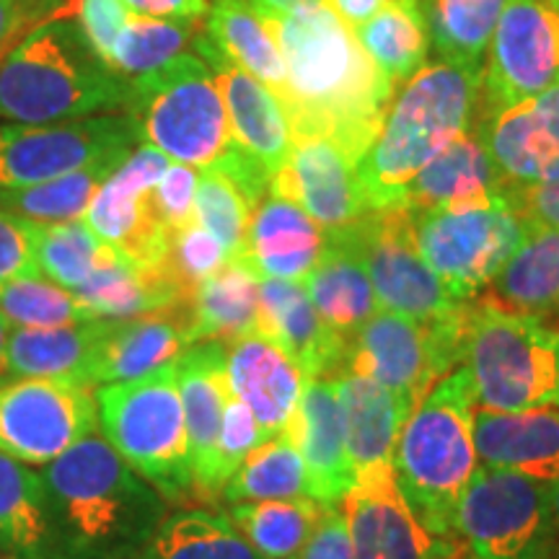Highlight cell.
<instances>
[{
  "instance_id": "cell-47",
  "label": "cell",
  "mask_w": 559,
  "mask_h": 559,
  "mask_svg": "<svg viewBox=\"0 0 559 559\" xmlns=\"http://www.w3.org/2000/svg\"><path fill=\"white\" fill-rule=\"evenodd\" d=\"M228 260L230 257L223 249V243L210 230L202 228L198 221H192L190 226L171 236L169 251H166V260L160 262V270L171 277L181 298L192 304L194 290L200 288L202 280H207Z\"/></svg>"
},
{
  "instance_id": "cell-53",
  "label": "cell",
  "mask_w": 559,
  "mask_h": 559,
  "mask_svg": "<svg viewBox=\"0 0 559 559\" xmlns=\"http://www.w3.org/2000/svg\"><path fill=\"white\" fill-rule=\"evenodd\" d=\"M130 13L145 19H187L205 21L207 0H122Z\"/></svg>"
},
{
  "instance_id": "cell-38",
  "label": "cell",
  "mask_w": 559,
  "mask_h": 559,
  "mask_svg": "<svg viewBox=\"0 0 559 559\" xmlns=\"http://www.w3.org/2000/svg\"><path fill=\"white\" fill-rule=\"evenodd\" d=\"M324 513L313 498L236 502L228 519L262 559H296Z\"/></svg>"
},
{
  "instance_id": "cell-13",
  "label": "cell",
  "mask_w": 559,
  "mask_h": 559,
  "mask_svg": "<svg viewBox=\"0 0 559 559\" xmlns=\"http://www.w3.org/2000/svg\"><path fill=\"white\" fill-rule=\"evenodd\" d=\"M140 130L130 115H96L55 124H0V190L45 185L94 160L132 153Z\"/></svg>"
},
{
  "instance_id": "cell-4",
  "label": "cell",
  "mask_w": 559,
  "mask_h": 559,
  "mask_svg": "<svg viewBox=\"0 0 559 559\" xmlns=\"http://www.w3.org/2000/svg\"><path fill=\"white\" fill-rule=\"evenodd\" d=\"M474 412L472 373L456 366L415 404L391 453V469L409 510L451 555L459 500L479 469Z\"/></svg>"
},
{
  "instance_id": "cell-31",
  "label": "cell",
  "mask_w": 559,
  "mask_h": 559,
  "mask_svg": "<svg viewBox=\"0 0 559 559\" xmlns=\"http://www.w3.org/2000/svg\"><path fill=\"white\" fill-rule=\"evenodd\" d=\"M340 391L342 412H345L347 453L353 472H366L370 466L391 464L396 438L404 419L415 404L381 383L342 370L334 376Z\"/></svg>"
},
{
  "instance_id": "cell-5",
  "label": "cell",
  "mask_w": 559,
  "mask_h": 559,
  "mask_svg": "<svg viewBox=\"0 0 559 559\" xmlns=\"http://www.w3.org/2000/svg\"><path fill=\"white\" fill-rule=\"evenodd\" d=\"M130 81L115 73L79 24L50 21L24 34L0 60V120L55 124L128 109Z\"/></svg>"
},
{
  "instance_id": "cell-23",
  "label": "cell",
  "mask_w": 559,
  "mask_h": 559,
  "mask_svg": "<svg viewBox=\"0 0 559 559\" xmlns=\"http://www.w3.org/2000/svg\"><path fill=\"white\" fill-rule=\"evenodd\" d=\"M192 347L190 306L143 313L132 319H104V332L88 366V386L130 381L169 366Z\"/></svg>"
},
{
  "instance_id": "cell-15",
  "label": "cell",
  "mask_w": 559,
  "mask_h": 559,
  "mask_svg": "<svg viewBox=\"0 0 559 559\" xmlns=\"http://www.w3.org/2000/svg\"><path fill=\"white\" fill-rule=\"evenodd\" d=\"M559 86V0H506L481 68L479 107Z\"/></svg>"
},
{
  "instance_id": "cell-10",
  "label": "cell",
  "mask_w": 559,
  "mask_h": 559,
  "mask_svg": "<svg viewBox=\"0 0 559 559\" xmlns=\"http://www.w3.org/2000/svg\"><path fill=\"white\" fill-rule=\"evenodd\" d=\"M466 317L469 300L438 321L379 309L347 342L342 370L366 376L417 404L445 373L461 366Z\"/></svg>"
},
{
  "instance_id": "cell-18",
  "label": "cell",
  "mask_w": 559,
  "mask_h": 559,
  "mask_svg": "<svg viewBox=\"0 0 559 559\" xmlns=\"http://www.w3.org/2000/svg\"><path fill=\"white\" fill-rule=\"evenodd\" d=\"M270 192L296 202L324 234H337L368 213L358 164L330 138H293L290 156L272 174Z\"/></svg>"
},
{
  "instance_id": "cell-56",
  "label": "cell",
  "mask_w": 559,
  "mask_h": 559,
  "mask_svg": "<svg viewBox=\"0 0 559 559\" xmlns=\"http://www.w3.org/2000/svg\"><path fill=\"white\" fill-rule=\"evenodd\" d=\"M19 29V0H0V47Z\"/></svg>"
},
{
  "instance_id": "cell-49",
  "label": "cell",
  "mask_w": 559,
  "mask_h": 559,
  "mask_svg": "<svg viewBox=\"0 0 559 559\" xmlns=\"http://www.w3.org/2000/svg\"><path fill=\"white\" fill-rule=\"evenodd\" d=\"M200 169L185 164H169L156 185V205L171 236L194 221V194H198Z\"/></svg>"
},
{
  "instance_id": "cell-42",
  "label": "cell",
  "mask_w": 559,
  "mask_h": 559,
  "mask_svg": "<svg viewBox=\"0 0 559 559\" xmlns=\"http://www.w3.org/2000/svg\"><path fill=\"white\" fill-rule=\"evenodd\" d=\"M45 544V485L39 472L0 451V547L39 559Z\"/></svg>"
},
{
  "instance_id": "cell-37",
  "label": "cell",
  "mask_w": 559,
  "mask_h": 559,
  "mask_svg": "<svg viewBox=\"0 0 559 559\" xmlns=\"http://www.w3.org/2000/svg\"><path fill=\"white\" fill-rule=\"evenodd\" d=\"M128 156L130 153H115V156L94 160L79 171H70L66 177L45 181V185L0 190V207L32 223H39V226L81 221L94 194L102 190L111 174L120 169Z\"/></svg>"
},
{
  "instance_id": "cell-1",
  "label": "cell",
  "mask_w": 559,
  "mask_h": 559,
  "mask_svg": "<svg viewBox=\"0 0 559 559\" xmlns=\"http://www.w3.org/2000/svg\"><path fill=\"white\" fill-rule=\"evenodd\" d=\"M267 21L288 70L280 107L293 138H330L358 164L379 135L394 86L330 3Z\"/></svg>"
},
{
  "instance_id": "cell-44",
  "label": "cell",
  "mask_w": 559,
  "mask_h": 559,
  "mask_svg": "<svg viewBox=\"0 0 559 559\" xmlns=\"http://www.w3.org/2000/svg\"><path fill=\"white\" fill-rule=\"evenodd\" d=\"M0 313L11 330H55L96 321L75 293L60 288L45 275L0 285Z\"/></svg>"
},
{
  "instance_id": "cell-14",
  "label": "cell",
  "mask_w": 559,
  "mask_h": 559,
  "mask_svg": "<svg viewBox=\"0 0 559 559\" xmlns=\"http://www.w3.org/2000/svg\"><path fill=\"white\" fill-rule=\"evenodd\" d=\"M96 428L94 389L55 379L0 386V451L21 464L47 466Z\"/></svg>"
},
{
  "instance_id": "cell-59",
  "label": "cell",
  "mask_w": 559,
  "mask_h": 559,
  "mask_svg": "<svg viewBox=\"0 0 559 559\" xmlns=\"http://www.w3.org/2000/svg\"><path fill=\"white\" fill-rule=\"evenodd\" d=\"M0 386H3V376H0Z\"/></svg>"
},
{
  "instance_id": "cell-48",
  "label": "cell",
  "mask_w": 559,
  "mask_h": 559,
  "mask_svg": "<svg viewBox=\"0 0 559 559\" xmlns=\"http://www.w3.org/2000/svg\"><path fill=\"white\" fill-rule=\"evenodd\" d=\"M37 223L0 207V285L21 277H37Z\"/></svg>"
},
{
  "instance_id": "cell-30",
  "label": "cell",
  "mask_w": 559,
  "mask_h": 559,
  "mask_svg": "<svg viewBox=\"0 0 559 559\" xmlns=\"http://www.w3.org/2000/svg\"><path fill=\"white\" fill-rule=\"evenodd\" d=\"M479 296L502 311L544 324L559 319V228L528 223L510 260Z\"/></svg>"
},
{
  "instance_id": "cell-52",
  "label": "cell",
  "mask_w": 559,
  "mask_h": 559,
  "mask_svg": "<svg viewBox=\"0 0 559 559\" xmlns=\"http://www.w3.org/2000/svg\"><path fill=\"white\" fill-rule=\"evenodd\" d=\"M515 207L534 226L559 228V177L515 190Z\"/></svg>"
},
{
  "instance_id": "cell-3",
  "label": "cell",
  "mask_w": 559,
  "mask_h": 559,
  "mask_svg": "<svg viewBox=\"0 0 559 559\" xmlns=\"http://www.w3.org/2000/svg\"><path fill=\"white\" fill-rule=\"evenodd\" d=\"M481 96V68L425 62L391 96L379 135L358 160L368 210L396 205L409 181L453 140L474 128Z\"/></svg>"
},
{
  "instance_id": "cell-11",
  "label": "cell",
  "mask_w": 559,
  "mask_h": 559,
  "mask_svg": "<svg viewBox=\"0 0 559 559\" xmlns=\"http://www.w3.org/2000/svg\"><path fill=\"white\" fill-rule=\"evenodd\" d=\"M419 251L453 300H472L510 260L526 234L515 200L415 215Z\"/></svg>"
},
{
  "instance_id": "cell-55",
  "label": "cell",
  "mask_w": 559,
  "mask_h": 559,
  "mask_svg": "<svg viewBox=\"0 0 559 559\" xmlns=\"http://www.w3.org/2000/svg\"><path fill=\"white\" fill-rule=\"evenodd\" d=\"M254 5L267 16H283V13L319 9V5H326V0H254Z\"/></svg>"
},
{
  "instance_id": "cell-22",
  "label": "cell",
  "mask_w": 559,
  "mask_h": 559,
  "mask_svg": "<svg viewBox=\"0 0 559 559\" xmlns=\"http://www.w3.org/2000/svg\"><path fill=\"white\" fill-rule=\"evenodd\" d=\"M508 200H515L513 187L472 128L409 181L400 202L419 215L436 210L487 207Z\"/></svg>"
},
{
  "instance_id": "cell-17",
  "label": "cell",
  "mask_w": 559,
  "mask_h": 559,
  "mask_svg": "<svg viewBox=\"0 0 559 559\" xmlns=\"http://www.w3.org/2000/svg\"><path fill=\"white\" fill-rule=\"evenodd\" d=\"M345 513L353 559H443L451 551L419 526L391 464L355 474L340 500Z\"/></svg>"
},
{
  "instance_id": "cell-54",
  "label": "cell",
  "mask_w": 559,
  "mask_h": 559,
  "mask_svg": "<svg viewBox=\"0 0 559 559\" xmlns=\"http://www.w3.org/2000/svg\"><path fill=\"white\" fill-rule=\"evenodd\" d=\"M326 3L345 24L358 29L368 19H373L389 0H326Z\"/></svg>"
},
{
  "instance_id": "cell-32",
  "label": "cell",
  "mask_w": 559,
  "mask_h": 559,
  "mask_svg": "<svg viewBox=\"0 0 559 559\" xmlns=\"http://www.w3.org/2000/svg\"><path fill=\"white\" fill-rule=\"evenodd\" d=\"M202 32L223 58L254 75L280 102L288 88V70L270 21L254 0H213Z\"/></svg>"
},
{
  "instance_id": "cell-51",
  "label": "cell",
  "mask_w": 559,
  "mask_h": 559,
  "mask_svg": "<svg viewBox=\"0 0 559 559\" xmlns=\"http://www.w3.org/2000/svg\"><path fill=\"white\" fill-rule=\"evenodd\" d=\"M296 559H353L349 531L342 506H324V513L313 528L311 539L300 549Z\"/></svg>"
},
{
  "instance_id": "cell-8",
  "label": "cell",
  "mask_w": 559,
  "mask_h": 559,
  "mask_svg": "<svg viewBox=\"0 0 559 559\" xmlns=\"http://www.w3.org/2000/svg\"><path fill=\"white\" fill-rule=\"evenodd\" d=\"M128 115L145 145L192 169H210L234 143L221 88L200 55L185 52L130 81Z\"/></svg>"
},
{
  "instance_id": "cell-35",
  "label": "cell",
  "mask_w": 559,
  "mask_h": 559,
  "mask_svg": "<svg viewBox=\"0 0 559 559\" xmlns=\"http://www.w3.org/2000/svg\"><path fill=\"white\" fill-rule=\"evenodd\" d=\"M355 34L362 50L394 88L415 75L428 60L430 34L419 0H389Z\"/></svg>"
},
{
  "instance_id": "cell-58",
  "label": "cell",
  "mask_w": 559,
  "mask_h": 559,
  "mask_svg": "<svg viewBox=\"0 0 559 559\" xmlns=\"http://www.w3.org/2000/svg\"><path fill=\"white\" fill-rule=\"evenodd\" d=\"M547 498H549L551 531H555V542L559 547V481H557V485H547Z\"/></svg>"
},
{
  "instance_id": "cell-25",
  "label": "cell",
  "mask_w": 559,
  "mask_h": 559,
  "mask_svg": "<svg viewBox=\"0 0 559 559\" xmlns=\"http://www.w3.org/2000/svg\"><path fill=\"white\" fill-rule=\"evenodd\" d=\"M326 247V234L296 202L267 192L251 210L241 260L260 280L304 283Z\"/></svg>"
},
{
  "instance_id": "cell-34",
  "label": "cell",
  "mask_w": 559,
  "mask_h": 559,
  "mask_svg": "<svg viewBox=\"0 0 559 559\" xmlns=\"http://www.w3.org/2000/svg\"><path fill=\"white\" fill-rule=\"evenodd\" d=\"M102 332L104 319L55 330H11L9 373L19 379H55L88 386V366Z\"/></svg>"
},
{
  "instance_id": "cell-39",
  "label": "cell",
  "mask_w": 559,
  "mask_h": 559,
  "mask_svg": "<svg viewBox=\"0 0 559 559\" xmlns=\"http://www.w3.org/2000/svg\"><path fill=\"white\" fill-rule=\"evenodd\" d=\"M438 60L485 68V55L506 0H419Z\"/></svg>"
},
{
  "instance_id": "cell-45",
  "label": "cell",
  "mask_w": 559,
  "mask_h": 559,
  "mask_svg": "<svg viewBox=\"0 0 559 559\" xmlns=\"http://www.w3.org/2000/svg\"><path fill=\"white\" fill-rule=\"evenodd\" d=\"M249 218L251 207L243 200V194L223 174L215 169H200L198 194H194V221L223 243L230 260L241 254Z\"/></svg>"
},
{
  "instance_id": "cell-43",
  "label": "cell",
  "mask_w": 559,
  "mask_h": 559,
  "mask_svg": "<svg viewBox=\"0 0 559 559\" xmlns=\"http://www.w3.org/2000/svg\"><path fill=\"white\" fill-rule=\"evenodd\" d=\"M111 251L115 249H109L83 218L37 228L39 272L70 293L79 290Z\"/></svg>"
},
{
  "instance_id": "cell-16",
  "label": "cell",
  "mask_w": 559,
  "mask_h": 559,
  "mask_svg": "<svg viewBox=\"0 0 559 559\" xmlns=\"http://www.w3.org/2000/svg\"><path fill=\"white\" fill-rule=\"evenodd\" d=\"M171 160L153 145H138L94 194L83 215L99 239L140 270L166 260L171 230L156 205V185Z\"/></svg>"
},
{
  "instance_id": "cell-29",
  "label": "cell",
  "mask_w": 559,
  "mask_h": 559,
  "mask_svg": "<svg viewBox=\"0 0 559 559\" xmlns=\"http://www.w3.org/2000/svg\"><path fill=\"white\" fill-rule=\"evenodd\" d=\"M177 383L185 407L187 438H190L192 492L205 479L210 459L223 423V409L230 396L226 373V345L223 342H198L177 358Z\"/></svg>"
},
{
  "instance_id": "cell-12",
  "label": "cell",
  "mask_w": 559,
  "mask_h": 559,
  "mask_svg": "<svg viewBox=\"0 0 559 559\" xmlns=\"http://www.w3.org/2000/svg\"><path fill=\"white\" fill-rule=\"evenodd\" d=\"M353 236L381 309L417 321H438L464 304L451 298L419 251L415 213L407 205L396 202L368 210L353 223Z\"/></svg>"
},
{
  "instance_id": "cell-57",
  "label": "cell",
  "mask_w": 559,
  "mask_h": 559,
  "mask_svg": "<svg viewBox=\"0 0 559 559\" xmlns=\"http://www.w3.org/2000/svg\"><path fill=\"white\" fill-rule=\"evenodd\" d=\"M9 337H11V324L0 313V376L9 373Z\"/></svg>"
},
{
  "instance_id": "cell-28",
  "label": "cell",
  "mask_w": 559,
  "mask_h": 559,
  "mask_svg": "<svg viewBox=\"0 0 559 559\" xmlns=\"http://www.w3.org/2000/svg\"><path fill=\"white\" fill-rule=\"evenodd\" d=\"M300 285L306 288V296L311 298L326 330L345 345L381 309L366 262L355 243L353 226L337 234H326L324 254Z\"/></svg>"
},
{
  "instance_id": "cell-24",
  "label": "cell",
  "mask_w": 559,
  "mask_h": 559,
  "mask_svg": "<svg viewBox=\"0 0 559 559\" xmlns=\"http://www.w3.org/2000/svg\"><path fill=\"white\" fill-rule=\"evenodd\" d=\"M285 436L296 443L300 459H304L311 481V498L324 506H337L355 481L337 381H309L296 419Z\"/></svg>"
},
{
  "instance_id": "cell-33",
  "label": "cell",
  "mask_w": 559,
  "mask_h": 559,
  "mask_svg": "<svg viewBox=\"0 0 559 559\" xmlns=\"http://www.w3.org/2000/svg\"><path fill=\"white\" fill-rule=\"evenodd\" d=\"M260 309V275L241 257H234L202 280L190 304V342L230 345L254 332Z\"/></svg>"
},
{
  "instance_id": "cell-7",
  "label": "cell",
  "mask_w": 559,
  "mask_h": 559,
  "mask_svg": "<svg viewBox=\"0 0 559 559\" xmlns=\"http://www.w3.org/2000/svg\"><path fill=\"white\" fill-rule=\"evenodd\" d=\"M461 366L472 373L481 409L559 407V330L544 321L472 298Z\"/></svg>"
},
{
  "instance_id": "cell-40",
  "label": "cell",
  "mask_w": 559,
  "mask_h": 559,
  "mask_svg": "<svg viewBox=\"0 0 559 559\" xmlns=\"http://www.w3.org/2000/svg\"><path fill=\"white\" fill-rule=\"evenodd\" d=\"M221 495L230 506H236V502L311 498V481L296 443L288 436H280L251 451Z\"/></svg>"
},
{
  "instance_id": "cell-21",
  "label": "cell",
  "mask_w": 559,
  "mask_h": 559,
  "mask_svg": "<svg viewBox=\"0 0 559 559\" xmlns=\"http://www.w3.org/2000/svg\"><path fill=\"white\" fill-rule=\"evenodd\" d=\"M198 55L213 70L218 83L223 107L228 115L230 140L254 156L270 174H275L285 164L293 148V132L285 120V111L275 99V94L249 75L247 70L234 66L228 58L215 50L205 37V32L194 39Z\"/></svg>"
},
{
  "instance_id": "cell-41",
  "label": "cell",
  "mask_w": 559,
  "mask_h": 559,
  "mask_svg": "<svg viewBox=\"0 0 559 559\" xmlns=\"http://www.w3.org/2000/svg\"><path fill=\"white\" fill-rule=\"evenodd\" d=\"M202 32V21L187 19H145L130 13L128 24L111 45L107 66L122 79L135 81L153 70L164 68L190 45Z\"/></svg>"
},
{
  "instance_id": "cell-19",
  "label": "cell",
  "mask_w": 559,
  "mask_h": 559,
  "mask_svg": "<svg viewBox=\"0 0 559 559\" xmlns=\"http://www.w3.org/2000/svg\"><path fill=\"white\" fill-rule=\"evenodd\" d=\"M474 132L513 190L559 177V86L506 107H479Z\"/></svg>"
},
{
  "instance_id": "cell-6",
  "label": "cell",
  "mask_w": 559,
  "mask_h": 559,
  "mask_svg": "<svg viewBox=\"0 0 559 559\" xmlns=\"http://www.w3.org/2000/svg\"><path fill=\"white\" fill-rule=\"evenodd\" d=\"M96 415L107 443L164 500L192 492L190 438L181 407L177 360L140 379L94 389Z\"/></svg>"
},
{
  "instance_id": "cell-46",
  "label": "cell",
  "mask_w": 559,
  "mask_h": 559,
  "mask_svg": "<svg viewBox=\"0 0 559 559\" xmlns=\"http://www.w3.org/2000/svg\"><path fill=\"white\" fill-rule=\"evenodd\" d=\"M260 445H262V432L257 428L254 415H251L247 404L230 394L226 402V409H223L218 443H215L207 474L198 489V498L202 500L218 498L223 487L228 485V479L241 469V464L249 459V453L260 449Z\"/></svg>"
},
{
  "instance_id": "cell-27",
  "label": "cell",
  "mask_w": 559,
  "mask_h": 559,
  "mask_svg": "<svg viewBox=\"0 0 559 559\" xmlns=\"http://www.w3.org/2000/svg\"><path fill=\"white\" fill-rule=\"evenodd\" d=\"M254 332L283 347L309 379H334L347 345L326 330L300 283L260 280V309Z\"/></svg>"
},
{
  "instance_id": "cell-2",
  "label": "cell",
  "mask_w": 559,
  "mask_h": 559,
  "mask_svg": "<svg viewBox=\"0 0 559 559\" xmlns=\"http://www.w3.org/2000/svg\"><path fill=\"white\" fill-rule=\"evenodd\" d=\"M39 559H138L166 519V500L96 432L39 472Z\"/></svg>"
},
{
  "instance_id": "cell-9",
  "label": "cell",
  "mask_w": 559,
  "mask_h": 559,
  "mask_svg": "<svg viewBox=\"0 0 559 559\" xmlns=\"http://www.w3.org/2000/svg\"><path fill=\"white\" fill-rule=\"evenodd\" d=\"M453 555L464 559H557L547 485L479 464L459 500Z\"/></svg>"
},
{
  "instance_id": "cell-20",
  "label": "cell",
  "mask_w": 559,
  "mask_h": 559,
  "mask_svg": "<svg viewBox=\"0 0 559 559\" xmlns=\"http://www.w3.org/2000/svg\"><path fill=\"white\" fill-rule=\"evenodd\" d=\"M226 373L230 394L254 415L262 443L290 430L311 379L283 347L257 332L243 334L226 345Z\"/></svg>"
},
{
  "instance_id": "cell-36",
  "label": "cell",
  "mask_w": 559,
  "mask_h": 559,
  "mask_svg": "<svg viewBox=\"0 0 559 559\" xmlns=\"http://www.w3.org/2000/svg\"><path fill=\"white\" fill-rule=\"evenodd\" d=\"M138 559H262L228 515L177 510L158 523Z\"/></svg>"
},
{
  "instance_id": "cell-50",
  "label": "cell",
  "mask_w": 559,
  "mask_h": 559,
  "mask_svg": "<svg viewBox=\"0 0 559 559\" xmlns=\"http://www.w3.org/2000/svg\"><path fill=\"white\" fill-rule=\"evenodd\" d=\"M79 13V26L94 52L107 62L111 45H115L117 34L128 24L130 11L122 0H79L75 3Z\"/></svg>"
},
{
  "instance_id": "cell-26",
  "label": "cell",
  "mask_w": 559,
  "mask_h": 559,
  "mask_svg": "<svg viewBox=\"0 0 559 559\" xmlns=\"http://www.w3.org/2000/svg\"><path fill=\"white\" fill-rule=\"evenodd\" d=\"M474 445L481 466L515 472L542 485L559 481V407L474 412Z\"/></svg>"
}]
</instances>
